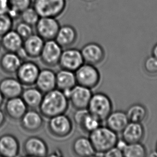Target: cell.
Instances as JSON below:
<instances>
[{
  "label": "cell",
  "mask_w": 157,
  "mask_h": 157,
  "mask_svg": "<svg viewBox=\"0 0 157 157\" xmlns=\"http://www.w3.org/2000/svg\"><path fill=\"white\" fill-rule=\"evenodd\" d=\"M69 100L63 92L57 89L44 94L43 99L39 107L43 117L47 119L64 114L68 110Z\"/></svg>",
  "instance_id": "6da1fadb"
},
{
  "label": "cell",
  "mask_w": 157,
  "mask_h": 157,
  "mask_svg": "<svg viewBox=\"0 0 157 157\" xmlns=\"http://www.w3.org/2000/svg\"><path fill=\"white\" fill-rule=\"evenodd\" d=\"M89 138L96 152L104 153L115 147L118 140L117 134L107 126H101L89 134Z\"/></svg>",
  "instance_id": "7a4b0ae2"
},
{
  "label": "cell",
  "mask_w": 157,
  "mask_h": 157,
  "mask_svg": "<svg viewBox=\"0 0 157 157\" xmlns=\"http://www.w3.org/2000/svg\"><path fill=\"white\" fill-rule=\"evenodd\" d=\"M87 109L90 113L102 122L105 121L112 112L113 103L107 94L102 92H97L92 94Z\"/></svg>",
  "instance_id": "3957f363"
},
{
  "label": "cell",
  "mask_w": 157,
  "mask_h": 157,
  "mask_svg": "<svg viewBox=\"0 0 157 157\" xmlns=\"http://www.w3.org/2000/svg\"><path fill=\"white\" fill-rule=\"evenodd\" d=\"M32 6L40 17H59L64 12L66 0H34Z\"/></svg>",
  "instance_id": "277c9868"
},
{
  "label": "cell",
  "mask_w": 157,
  "mask_h": 157,
  "mask_svg": "<svg viewBox=\"0 0 157 157\" xmlns=\"http://www.w3.org/2000/svg\"><path fill=\"white\" fill-rule=\"evenodd\" d=\"M75 73L77 84L92 90L100 83V72L95 66L92 64L84 63Z\"/></svg>",
  "instance_id": "5b68a950"
},
{
  "label": "cell",
  "mask_w": 157,
  "mask_h": 157,
  "mask_svg": "<svg viewBox=\"0 0 157 157\" xmlns=\"http://www.w3.org/2000/svg\"><path fill=\"white\" fill-rule=\"evenodd\" d=\"M47 128L52 136L64 138L72 132L73 124L71 120L64 113L49 118Z\"/></svg>",
  "instance_id": "8992f818"
},
{
  "label": "cell",
  "mask_w": 157,
  "mask_h": 157,
  "mask_svg": "<svg viewBox=\"0 0 157 157\" xmlns=\"http://www.w3.org/2000/svg\"><path fill=\"white\" fill-rule=\"evenodd\" d=\"M40 71L38 64L32 61H24L18 69L16 74L20 82L26 86L34 85Z\"/></svg>",
  "instance_id": "52a82bcc"
},
{
  "label": "cell",
  "mask_w": 157,
  "mask_h": 157,
  "mask_svg": "<svg viewBox=\"0 0 157 157\" xmlns=\"http://www.w3.org/2000/svg\"><path fill=\"white\" fill-rule=\"evenodd\" d=\"M34 26L36 34L47 41L55 40L61 25L56 18L44 17L40 18Z\"/></svg>",
  "instance_id": "ba28073f"
},
{
  "label": "cell",
  "mask_w": 157,
  "mask_h": 157,
  "mask_svg": "<svg viewBox=\"0 0 157 157\" xmlns=\"http://www.w3.org/2000/svg\"><path fill=\"white\" fill-rule=\"evenodd\" d=\"M62 51V47L55 40L45 41L39 57L45 66L54 67L59 64Z\"/></svg>",
  "instance_id": "9c48e42d"
},
{
  "label": "cell",
  "mask_w": 157,
  "mask_h": 157,
  "mask_svg": "<svg viewBox=\"0 0 157 157\" xmlns=\"http://www.w3.org/2000/svg\"><path fill=\"white\" fill-rule=\"evenodd\" d=\"M84 63V61L80 50L67 48L62 51L59 64L61 69L75 72Z\"/></svg>",
  "instance_id": "30bf717a"
},
{
  "label": "cell",
  "mask_w": 157,
  "mask_h": 157,
  "mask_svg": "<svg viewBox=\"0 0 157 157\" xmlns=\"http://www.w3.org/2000/svg\"><path fill=\"white\" fill-rule=\"evenodd\" d=\"M24 155L28 157H44L48 155V147L43 139L31 136L26 139L23 145Z\"/></svg>",
  "instance_id": "8fae6325"
},
{
  "label": "cell",
  "mask_w": 157,
  "mask_h": 157,
  "mask_svg": "<svg viewBox=\"0 0 157 157\" xmlns=\"http://www.w3.org/2000/svg\"><path fill=\"white\" fill-rule=\"evenodd\" d=\"M75 122L86 133H91L101 125L99 119L90 113L87 109H76L74 114Z\"/></svg>",
  "instance_id": "7c38bea8"
},
{
  "label": "cell",
  "mask_w": 157,
  "mask_h": 157,
  "mask_svg": "<svg viewBox=\"0 0 157 157\" xmlns=\"http://www.w3.org/2000/svg\"><path fill=\"white\" fill-rule=\"evenodd\" d=\"M92 94L91 89L77 84L71 90L68 100L76 109H87Z\"/></svg>",
  "instance_id": "4fadbf2b"
},
{
  "label": "cell",
  "mask_w": 157,
  "mask_h": 157,
  "mask_svg": "<svg viewBox=\"0 0 157 157\" xmlns=\"http://www.w3.org/2000/svg\"><path fill=\"white\" fill-rule=\"evenodd\" d=\"M44 124L43 116L35 109H28L20 120L21 128L28 132H36L41 129Z\"/></svg>",
  "instance_id": "5bb4252c"
},
{
  "label": "cell",
  "mask_w": 157,
  "mask_h": 157,
  "mask_svg": "<svg viewBox=\"0 0 157 157\" xmlns=\"http://www.w3.org/2000/svg\"><path fill=\"white\" fill-rule=\"evenodd\" d=\"M84 63L97 65L103 61L105 51L98 43H89L84 45L81 50Z\"/></svg>",
  "instance_id": "9a60e30c"
},
{
  "label": "cell",
  "mask_w": 157,
  "mask_h": 157,
  "mask_svg": "<svg viewBox=\"0 0 157 157\" xmlns=\"http://www.w3.org/2000/svg\"><path fill=\"white\" fill-rule=\"evenodd\" d=\"M20 149L19 140L13 134H5L0 136L1 157H17L19 155Z\"/></svg>",
  "instance_id": "2e32d148"
},
{
  "label": "cell",
  "mask_w": 157,
  "mask_h": 157,
  "mask_svg": "<svg viewBox=\"0 0 157 157\" xmlns=\"http://www.w3.org/2000/svg\"><path fill=\"white\" fill-rule=\"evenodd\" d=\"M23 90V85L17 78L9 77L0 81V91L6 99L21 97Z\"/></svg>",
  "instance_id": "e0dca14e"
},
{
  "label": "cell",
  "mask_w": 157,
  "mask_h": 157,
  "mask_svg": "<svg viewBox=\"0 0 157 157\" xmlns=\"http://www.w3.org/2000/svg\"><path fill=\"white\" fill-rule=\"evenodd\" d=\"M28 110V106L21 97L7 99L4 105L5 114L13 120H20Z\"/></svg>",
  "instance_id": "ac0fdd59"
},
{
  "label": "cell",
  "mask_w": 157,
  "mask_h": 157,
  "mask_svg": "<svg viewBox=\"0 0 157 157\" xmlns=\"http://www.w3.org/2000/svg\"><path fill=\"white\" fill-rule=\"evenodd\" d=\"M35 84L44 94L56 88V73L49 69L40 70Z\"/></svg>",
  "instance_id": "d6986e66"
},
{
  "label": "cell",
  "mask_w": 157,
  "mask_h": 157,
  "mask_svg": "<svg viewBox=\"0 0 157 157\" xmlns=\"http://www.w3.org/2000/svg\"><path fill=\"white\" fill-rule=\"evenodd\" d=\"M78 33L76 29L70 25L61 26L55 40L62 48H69L76 42Z\"/></svg>",
  "instance_id": "ffe728a7"
},
{
  "label": "cell",
  "mask_w": 157,
  "mask_h": 157,
  "mask_svg": "<svg viewBox=\"0 0 157 157\" xmlns=\"http://www.w3.org/2000/svg\"><path fill=\"white\" fill-rule=\"evenodd\" d=\"M105 121L106 126L117 134L121 133L129 122L126 113L120 110L112 111Z\"/></svg>",
  "instance_id": "44dd1931"
},
{
  "label": "cell",
  "mask_w": 157,
  "mask_h": 157,
  "mask_svg": "<svg viewBox=\"0 0 157 157\" xmlns=\"http://www.w3.org/2000/svg\"><path fill=\"white\" fill-rule=\"evenodd\" d=\"M22 62L17 53L6 52L0 57V68L6 74H16Z\"/></svg>",
  "instance_id": "7402d4cb"
},
{
  "label": "cell",
  "mask_w": 157,
  "mask_h": 157,
  "mask_svg": "<svg viewBox=\"0 0 157 157\" xmlns=\"http://www.w3.org/2000/svg\"><path fill=\"white\" fill-rule=\"evenodd\" d=\"M122 138L127 143L140 142L144 135V130L140 123L129 122L121 132Z\"/></svg>",
  "instance_id": "603a6c76"
},
{
  "label": "cell",
  "mask_w": 157,
  "mask_h": 157,
  "mask_svg": "<svg viewBox=\"0 0 157 157\" xmlns=\"http://www.w3.org/2000/svg\"><path fill=\"white\" fill-rule=\"evenodd\" d=\"M72 150L75 155L78 157H92L96 153L89 137L84 136H80L74 140Z\"/></svg>",
  "instance_id": "cb8c5ba5"
},
{
  "label": "cell",
  "mask_w": 157,
  "mask_h": 157,
  "mask_svg": "<svg viewBox=\"0 0 157 157\" xmlns=\"http://www.w3.org/2000/svg\"><path fill=\"white\" fill-rule=\"evenodd\" d=\"M1 47L6 52H15L23 47L24 39L15 30H11L1 37Z\"/></svg>",
  "instance_id": "d4e9b609"
},
{
  "label": "cell",
  "mask_w": 157,
  "mask_h": 157,
  "mask_svg": "<svg viewBox=\"0 0 157 157\" xmlns=\"http://www.w3.org/2000/svg\"><path fill=\"white\" fill-rule=\"evenodd\" d=\"M45 41L39 35L32 34L24 40L23 47L28 57L36 58L40 56Z\"/></svg>",
  "instance_id": "484cf974"
},
{
  "label": "cell",
  "mask_w": 157,
  "mask_h": 157,
  "mask_svg": "<svg viewBox=\"0 0 157 157\" xmlns=\"http://www.w3.org/2000/svg\"><path fill=\"white\" fill-rule=\"evenodd\" d=\"M56 89L64 91L72 89L77 85L75 73L70 70L61 69L56 73Z\"/></svg>",
  "instance_id": "4316f807"
},
{
  "label": "cell",
  "mask_w": 157,
  "mask_h": 157,
  "mask_svg": "<svg viewBox=\"0 0 157 157\" xmlns=\"http://www.w3.org/2000/svg\"><path fill=\"white\" fill-rule=\"evenodd\" d=\"M44 94L36 87H27L24 89L21 97L28 108H39L43 99Z\"/></svg>",
  "instance_id": "83f0119b"
},
{
  "label": "cell",
  "mask_w": 157,
  "mask_h": 157,
  "mask_svg": "<svg viewBox=\"0 0 157 157\" xmlns=\"http://www.w3.org/2000/svg\"><path fill=\"white\" fill-rule=\"evenodd\" d=\"M129 122L141 123L147 117V111L144 106L134 104L130 106L125 112Z\"/></svg>",
  "instance_id": "f1b7e54d"
},
{
  "label": "cell",
  "mask_w": 157,
  "mask_h": 157,
  "mask_svg": "<svg viewBox=\"0 0 157 157\" xmlns=\"http://www.w3.org/2000/svg\"><path fill=\"white\" fill-rule=\"evenodd\" d=\"M122 152L125 157H144L147 155L145 147L140 142L128 143Z\"/></svg>",
  "instance_id": "f546056e"
},
{
  "label": "cell",
  "mask_w": 157,
  "mask_h": 157,
  "mask_svg": "<svg viewBox=\"0 0 157 157\" xmlns=\"http://www.w3.org/2000/svg\"><path fill=\"white\" fill-rule=\"evenodd\" d=\"M20 18L21 21L33 26L36 25L40 17L35 9L31 6L21 12Z\"/></svg>",
  "instance_id": "4dcf8cb0"
},
{
  "label": "cell",
  "mask_w": 157,
  "mask_h": 157,
  "mask_svg": "<svg viewBox=\"0 0 157 157\" xmlns=\"http://www.w3.org/2000/svg\"><path fill=\"white\" fill-rule=\"evenodd\" d=\"M13 20L7 13L0 14V37L12 30Z\"/></svg>",
  "instance_id": "1f68e13d"
},
{
  "label": "cell",
  "mask_w": 157,
  "mask_h": 157,
  "mask_svg": "<svg viewBox=\"0 0 157 157\" xmlns=\"http://www.w3.org/2000/svg\"><path fill=\"white\" fill-rule=\"evenodd\" d=\"M32 27V26L21 21L17 24L15 31L24 40L34 33Z\"/></svg>",
  "instance_id": "d6a6232c"
},
{
  "label": "cell",
  "mask_w": 157,
  "mask_h": 157,
  "mask_svg": "<svg viewBox=\"0 0 157 157\" xmlns=\"http://www.w3.org/2000/svg\"><path fill=\"white\" fill-rule=\"evenodd\" d=\"M32 0H9V8L21 13L26 9L32 6Z\"/></svg>",
  "instance_id": "836d02e7"
},
{
  "label": "cell",
  "mask_w": 157,
  "mask_h": 157,
  "mask_svg": "<svg viewBox=\"0 0 157 157\" xmlns=\"http://www.w3.org/2000/svg\"><path fill=\"white\" fill-rule=\"evenodd\" d=\"M146 72L148 74L155 76L157 75V59L154 56L148 57L146 59L144 64Z\"/></svg>",
  "instance_id": "e575fe53"
},
{
  "label": "cell",
  "mask_w": 157,
  "mask_h": 157,
  "mask_svg": "<svg viewBox=\"0 0 157 157\" xmlns=\"http://www.w3.org/2000/svg\"><path fill=\"white\" fill-rule=\"evenodd\" d=\"M104 157H123L122 151L118 149L117 147H113L111 149L104 153Z\"/></svg>",
  "instance_id": "d590c367"
},
{
  "label": "cell",
  "mask_w": 157,
  "mask_h": 157,
  "mask_svg": "<svg viewBox=\"0 0 157 157\" xmlns=\"http://www.w3.org/2000/svg\"><path fill=\"white\" fill-rule=\"evenodd\" d=\"M9 7V0H0V14L7 13Z\"/></svg>",
  "instance_id": "8d00e7d4"
},
{
  "label": "cell",
  "mask_w": 157,
  "mask_h": 157,
  "mask_svg": "<svg viewBox=\"0 0 157 157\" xmlns=\"http://www.w3.org/2000/svg\"><path fill=\"white\" fill-rule=\"evenodd\" d=\"M127 143L126 142L125 140L122 138L121 139H118V140H117V143H116V145H115V147H117L118 149H120L121 151H123L125 147L127 146Z\"/></svg>",
  "instance_id": "74e56055"
},
{
  "label": "cell",
  "mask_w": 157,
  "mask_h": 157,
  "mask_svg": "<svg viewBox=\"0 0 157 157\" xmlns=\"http://www.w3.org/2000/svg\"><path fill=\"white\" fill-rule=\"evenodd\" d=\"M16 53H17V55H18V56L21 58V59L23 61L26 60V59L28 57L27 53L26 52L25 50L24 49L23 47L21 48H20L18 51L16 52Z\"/></svg>",
  "instance_id": "f35d334b"
},
{
  "label": "cell",
  "mask_w": 157,
  "mask_h": 157,
  "mask_svg": "<svg viewBox=\"0 0 157 157\" xmlns=\"http://www.w3.org/2000/svg\"><path fill=\"white\" fill-rule=\"evenodd\" d=\"M6 121V114L4 111L0 109V128L4 125V123Z\"/></svg>",
  "instance_id": "ab89813d"
},
{
  "label": "cell",
  "mask_w": 157,
  "mask_h": 157,
  "mask_svg": "<svg viewBox=\"0 0 157 157\" xmlns=\"http://www.w3.org/2000/svg\"><path fill=\"white\" fill-rule=\"evenodd\" d=\"M62 152L61 150H59V149H57L56 150H55L54 152H52L51 155H49V156H52V157H59V156H61Z\"/></svg>",
  "instance_id": "60d3db41"
},
{
  "label": "cell",
  "mask_w": 157,
  "mask_h": 157,
  "mask_svg": "<svg viewBox=\"0 0 157 157\" xmlns=\"http://www.w3.org/2000/svg\"><path fill=\"white\" fill-rule=\"evenodd\" d=\"M4 96H3L1 92L0 91V107L3 105L4 103Z\"/></svg>",
  "instance_id": "b9f144b4"
},
{
  "label": "cell",
  "mask_w": 157,
  "mask_h": 157,
  "mask_svg": "<svg viewBox=\"0 0 157 157\" xmlns=\"http://www.w3.org/2000/svg\"><path fill=\"white\" fill-rule=\"evenodd\" d=\"M152 53H153V56L157 59V44L153 48Z\"/></svg>",
  "instance_id": "7bdbcfd3"
},
{
  "label": "cell",
  "mask_w": 157,
  "mask_h": 157,
  "mask_svg": "<svg viewBox=\"0 0 157 157\" xmlns=\"http://www.w3.org/2000/svg\"><path fill=\"white\" fill-rule=\"evenodd\" d=\"M150 156L151 157H157V152H153L152 153Z\"/></svg>",
  "instance_id": "ee69618b"
},
{
  "label": "cell",
  "mask_w": 157,
  "mask_h": 157,
  "mask_svg": "<svg viewBox=\"0 0 157 157\" xmlns=\"http://www.w3.org/2000/svg\"><path fill=\"white\" fill-rule=\"evenodd\" d=\"M1 41H0V49H1Z\"/></svg>",
  "instance_id": "f6af8a7d"
},
{
  "label": "cell",
  "mask_w": 157,
  "mask_h": 157,
  "mask_svg": "<svg viewBox=\"0 0 157 157\" xmlns=\"http://www.w3.org/2000/svg\"></svg>",
  "instance_id": "bcb514c9"
}]
</instances>
